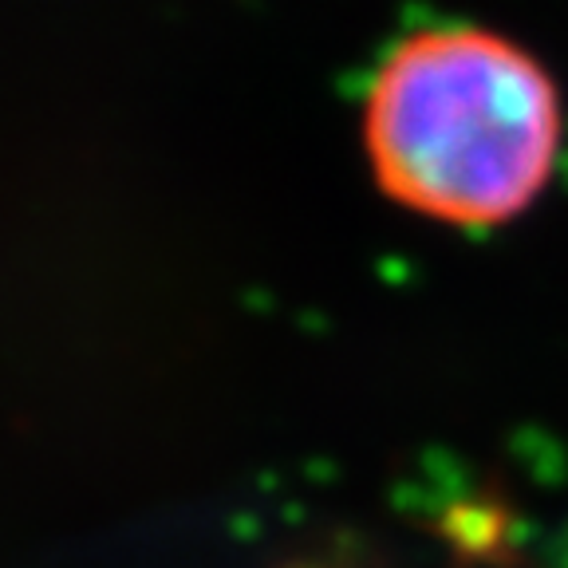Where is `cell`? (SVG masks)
<instances>
[{
  "mask_svg": "<svg viewBox=\"0 0 568 568\" xmlns=\"http://www.w3.org/2000/svg\"><path fill=\"white\" fill-rule=\"evenodd\" d=\"M379 186L450 225H501L541 194L560 151L549 71L486 28H426L383 60L364 111Z\"/></svg>",
  "mask_w": 568,
  "mask_h": 568,
  "instance_id": "obj_1",
  "label": "cell"
}]
</instances>
